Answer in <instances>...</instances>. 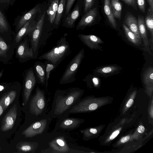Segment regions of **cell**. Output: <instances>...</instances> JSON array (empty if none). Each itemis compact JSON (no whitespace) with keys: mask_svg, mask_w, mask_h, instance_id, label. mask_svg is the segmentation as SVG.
Returning <instances> with one entry per match:
<instances>
[{"mask_svg":"<svg viewBox=\"0 0 153 153\" xmlns=\"http://www.w3.org/2000/svg\"><path fill=\"white\" fill-rule=\"evenodd\" d=\"M121 69V68L117 65H110L100 67L94 70V71L96 74L105 76L117 73Z\"/></svg>","mask_w":153,"mask_h":153,"instance_id":"ffe728a7","label":"cell"},{"mask_svg":"<svg viewBox=\"0 0 153 153\" xmlns=\"http://www.w3.org/2000/svg\"><path fill=\"white\" fill-rule=\"evenodd\" d=\"M16 94V90H12L8 92L2 97L5 111L12 103L15 99Z\"/></svg>","mask_w":153,"mask_h":153,"instance_id":"4316f807","label":"cell"},{"mask_svg":"<svg viewBox=\"0 0 153 153\" xmlns=\"http://www.w3.org/2000/svg\"><path fill=\"white\" fill-rule=\"evenodd\" d=\"M94 0H85L84 10L85 12L88 11L92 7Z\"/></svg>","mask_w":153,"mask_h":153,"instance_id":"d6a6232c","label":"cell"},{"mask_svg":"<svg viewBox=\"0 0 153 153\" xmlns=\"http://www.w3.org/2000/svg\"><path fill=\"white\" fill-rule=\"evenodd\" d=\"M144 130L145 128L142 125L139 126L137 128V131L140 133H143Z\"/></svg>","mask_w":153,"mask_h":153,"instance_id":"7bdbcfd3","label":"cell"},{"mask_svg":"<svg viewBox=\"0 0 153 153\" xmlns=\"http://www.w3.org/2000/svg\"><path fill=\"white\" fill-rule=\"evenodd\" d=\"M111 8L114 17L120 19L121 17L122 6L119 0H111Z\"/></svg>","mask_w":153,"mask_h":153,"instance_id":"83f0119b","label":"cell"},{"mask_svg":"<svg viewBox=\"0 0 153 153\" xmlns=\"http://www.w3.org/2000/svg\"><path fill=\"white\" fill-rule=\"evenodd\" d=\"M17 114V107L14 104L2 119L1 130L2 131H8L12 129L15 124Z\"/></svg>","mask_w":153,"mask_h":153,"instance_id":"4fadbf2b","label":"cell"},{"mask_svg":"<svg viewBox=\"0 0 153 153\" xmlns=\"http://www.w3.org/2000/svg\"><path fill=\"white\" fill-rule=\"evenodd\" d=\"M46 83L45 88H47L48 85V81L50 76V74L51 71L54 69L56 66L47 61L45 63Z\"/></svg>","mask_w":153,"mask_h":153,"instance_id":"f546056e","label":"cell"},{"mask_svg":"<svg viewBox=\"0 0 153 153\" xmlns=\"http://www.w3.org/2000/svg\"><path fill=\"white\" fill-rule=\"evenodd\" d=\"M129 136H127L123 137L121 140L120 141L122 143H125L128 141L130 139Z\"/></svg>","mask_w":153,"mask_h":153,"instance_id":"60d3db41","label":"cell"},{"mask_svg":"<svg viewBox=\"0 0 153 153\" xmlns=\"http://www.w3.org/2000/svg\"><path fill=\"white\" fill-rule=\"evenodd\" d=\"M137 23L140 36L143 42L144 49L149 54L152 55L150 48V42L148 38L145 20L141 16H138Z\"/></svg>","mask_w":153,"mask_h":153,"instance_id":"e0dca14e","label":"cell"},{"mask_svg":"<svg viewBox=\"0 0 153 153\" xmlns=\"http://www.w3.org/2000/svg\"><path fill=\"white\" fill-rule=\"evenodd\" d=\"M15 47L7 42L0 35V61L7 62L13 55Z\"/></svg>","mask_w":153,"mask_h":153,"instance_id":"9a60e30c","label":"cell"},{"mask_svg":"<svg viewBox=\"0 0 153 153\" xmlns=\"http://www.w3.org/2000/svg\"><path fill=\"white\" fill-rule=\"evenodd\" d=\"M123 26L126 36L130 42L137 46H139L142 44V41L138 38L125 24H123Z\"/></svg>","mask_w":153,"mask_h":153,"instance_id":"484cf974","label":"cell"},{"mask_svg":"<svg viewBox=\"0 0 153 153\" xmlns=\"http://www.w3.org/2000/svg\"><path fill=\"white\" fill-rule=\"evenodd\" d=\"M75 0H67L66 6L65 13L67 14L71 10Z\"/></svg>","mask_w":153,"mask_h":153,"instance_id":"836d02e7","label":"cell"},{"mask_svg":"<svg viewBox=\"0 0 153 153\" xmlns=\"http://www.w3.org/2000/svg\"><path fill=\"white\" fill-rule=\"evenodd\" d=\"M47 13L48 16L49 20L51 24H52L54 21L56 13L54 12L53 9L50 5L47 10Z\"/></svg>","mask_w":153,"mask_h":153,"instance_id":"1f68e13d","label":"cell"},{"mask_svg":"<svg viewBox=\"0 0 153 153\" xmlns=\"http://www.w3.org/2000/svg\"><path fill=\"white\" fill-rule=\"evenodd\" d=\"M78 36L82 42L90 49L103 51L100 45L104 42L99 37L93 35L82 34H78Z\"/></svg>","mask_w":153,"mask_h":153,"instance_id":"5bb4252c","label":"cell"},{"mask_svg":"<svg viewBox=\"0 0 153 153\" xmlns=\"http://www.w3.org/2000/svg\"><path fill=\"white\" fill-rule=\"evenodd\" d=\"M3 69H2L0 72V79L1 77L3 75Z\"/></svg>","mask_w":153,"mask_h":153,"instance_id":"bcb514c9","label":"cell"},{"mask_svg":"<svg viewBox=\"0 0 153 153\" xmlns=\"http://www.w3.org/2000/svg\"><path fill=\"white\" fill-rule=\"evenodd\" d=\"M15 0H0V7L3 10H7L10 6H13Z\"/></svg>","mask_w":153,"mask_h":153,"instance_id":"4dcf8cb0","label":"cell"},{"mask_svg":"<svg viewBox=\"0 0 153 153\" xmlns=\"http://www.w3.org/2000/svg\"><path fill=\"white\" fill-rule=\"evenodd\" d=\"M120 131L119 130H116L113 132L110 136L109 138L111 140H112L115 138L119 134Z\"/></svg>","mask_w":153,"mask_h":153,"instance_id":"f35d334b","label":"cell"},{"mask_svg":"<svg viewBox=\"0 0 153 153\" xmlns=\"http://www.w3.org/2000/svg\"><path fill=\"white\" fill-rule=\"evenodd\" d=\"M66 0H60L58 4L57 10L56 12L54 24L56 25L59 24L60 20L62 15L65 5Z\"/></svg>","mask_w":153,"mask_h":153,"instance_id":"f1b7e54d","label":"cell"},{"mask_svg":"<svg viewBox=\"0 0 153 153\" xmlns=\"http://www.w3.org/2000/svg\"><path fill=\"white\" fill-rule=\"evenodd\" d=\"M83 130L85 131L89 132L90 133L93 134H96L97 132V130L96 129L94 128H91L88 131H87L86 130Z\"/></svg>","mask_w":153,"mask_h":153,"instance_id":"ab89813d","label":"cell"},{"mask_svg":"<svg viewBox=\"0 0 153 153\" xmlns=\"http://www.w3.org/2000/svg\"><path fill=\"white\" fill-rule=\"evenodd\" d=\"M4 111L3 103V99L2 97L0 100V117Z\"/></svg>","mask_w":153,"mask_h":153,"instance_id":"74e56055","label":"cell"},{"mask_svg":"<svg viewBox=\"0 0 153 153\" xmlns=\"http://www.w3.org/2000/svg\"><path fill=\"white\" fill-rule=\"evenodd\" d=\"M47 103L44 91L37 87L35 93L30 100L28 107L32 120L41 117L47 114Z\"/></svg>","mask_w":153,"mask_h":153,"instance_id":"5b68a950","label":"cell"},{"mask_svg":"<svg viewBox=\"0 0 153 153\" xmlns=\"http://www.w3.org/2000/svg\"><path fill=\"white\" fill-rule=\"evenodd\" d=\"M98 107L96 103H91L89 105L88 111H93L96 110Z\"/></svg>","mask_w":153,"mask_h":153,"instance_id":"8d00e7d4","label":"cell"},{"mask_svg":"<svg viewBox=\"0 0 153 153\" xmlns=\"http://www.w3.org/2000/svg\"><path fill=\"white\" fill-rule=\"evenodd\" d=\"M83 92L77 87L56 90L49 113L52 118H59L66 114L81 99Z\"/></svg>","mask_w":153,"mask_h":153,"instance_id":"7a4b0ae2","label":"cell"},{"mask_svg":"<svg viewBox=\"0 0 153 153\" xmlns=\"http://www.w3.org/2000/svg\"><path fill=\"white\" fill-rule=\"evenodd\" d=\"M104 9L110 23L113 27L116 28L117 25L111 8L110 0H104Z\"/></svg>","mask_w":153,"mask_h":153,"instance_id":"d4e9b609","label":"cell"},{"mask_svg":"<svg viewBox=\"0 0 153 153\" xmlns=\"http://www.w3.org/2000/svg\"><path fill=\"white\" fill-rule=\"evenodd\" d=\"M45 15V12H44L36 24L35 29L30 35L28 36L30 37L31 47L33 51L35 59L38 56L39 42L42 30Z\"/></svg>","mask_w":153,"mask_h":153,"instance_id":"30bf717a","label":"cell"},{"mask_svg":"<svg viewBox=\"0 0 153 153\" xmlns=\"http://www.w3.org/2000/svg\"><path fill=\"white\" fill-rule=\"evenodd\" d=\"M84 56V50L82 49L70 61L59 81L61 84L70 83L76 80L75 75Z\"/></svg>","mask_w":153,"mask_h":153,"instance_id":"8992f818","label":"cell"},{"mask_svg":"<svg viewBox=\"0 0 153 153\" xmlns=\"http://www.w3.org/2000/svg\"><path fill=\"white\" fill-rule=\"evenodd\" d=\"M12 32L4 10L0 7V35L7 42L12 44Z\"/></svg>","mask_w":153,"mask_h":153,"instance_id":"8fae6325","label":"cell"},{"mask_svg":"<svg viewBox=\"0 0 153 153\" xmlns=\"http://www.w3.org/2000/svg\"><path fill=\"white\" fill-rule=\"evenodd\" d=\"M124 1L126 4L129 5L134 8L137 10V6L135 0H122Z\"/></svg>","mask_w":153,"mask_h":153,"instance_id":"d590c367","label":"cell"},{"mask_svg":"<svg viewBox=\"0 0 153 153\" xmlns=\"http://www.w3.org/2000/svg\"><path fill=\"white\" fill-rule=\"evenodd\" d=\"M40 8V5L36 4L34 7L24 14L18 16L15 19L13 25L17 33L29 20L31 19Z\"/></svg>","mask_w":153,"mask_h":153,"instance_id":"2e32d148","label":"cell"},{"mask_svg":"<svg viewBox=\"0 0 153 153\" xmlns=\"http://www.w3.org/2000/svg\"><path fill=\"white\" fill-rule=\"evenodd\" d=\"M139 8L143 12L145 11V3L144 0H137Z\"/></svg>","mask_w":153,"mask_h":153,"instance_id":"e575fe53","label":"cell"},{"mask_svg":"<svg viewBox=\"0 0 153 153\" xmlns=\"http://www.w3.org/2000/svg\"><path fill=\"white\" fill-rule=\"evenodd\" d=\"M79 14V6L77 4L73 10L66 18L65 21V27L68 28H73L74 27V22L78 17Z\"/></svg>","mask_w":153,"mask_h":153,"instance_id":"603a6c76","label":"cell"},{"mask_svg":"<svg viewBox=\"0 0 153 153\" xmlns=\"http://www.w3.org/2000/svg\"><path fill=\"white\" fill-rule=\"evenodd\" d=\"M38 146V143L37 142L21 141L17 144L16 148L18 153H34L36 151Z\"/></svg>","mask_w":153,"mask_h":153,"instance_id":"ac0fdd59","label":"cell"},{"mask_svg":"<svg viewBox=\"0 0 153 153\" xmlns=\"http://www.w3.org/2000/svg\"><path fill=\"white\" fill-rule=\"evenodd\" d=\"M134 102V100L132 99H130L128 101L126 104V106L128 108H129L131 106Z\"/></svg>","mask_w":153,"mask_h":153,"instance_id":"b9f144b4","label":"cell"},{"mask_svg":"<svg viewBox=\"0 0 153 153\" xmlns=\"http://www.w3.org/2000/svg\"><path fill=\"white\" fill-rule=\"evenodd\" d=\"M65 131H52L47 133L37 142L36 150L40 153L82 152L69 134Z\"/></svg>","mask_w":153,"mask_h":153,"instance_id":"6da1fadb","label":"cell"},{"mask_svg":"<svg viewBox=\"0 0 153 153\" xmlns=\"http://www.w3.org/2000/svg\"><path fill=\"white\" fill-rule=\"evenodd\" d=\"M97 13L96 8L90 10L81 19L76 26V30L82 29L91 24L94 21Z\"/></svg>","mask_w":153,"mask_h":153,"instance_id":"d6986e66","label":"cell"},{"mask_svg":"<svg viewBox=\"0 0 153 153\" xmlns=\"http://www.w3.org/2000/svg\"><path fill=\"white\" fill-rule=\"evenodd\" d=\"M36 83V79L32 68L27 70L25 73L22 92V104L27 103Z\"/></svg>","mask_w":153,"mask_h":153,"instance_id":"ba28073f","label":"cell"},{"mask_svg":"<svg viewBox=\"0 0 153 153\" xmlns=\"http://www.w3.org/2000/svg\"><path fill=\"white\" fill-rule=\"evenodd\" d=\"M53 119L49 113L42 117L32 120L31 123L23 131L22 134L25 138H33L38 142L47 133Z\"/></svg>","mask_w":153,"mask_h":153,"instance_id":"3957f363","label":"cell"},{"mask_svg":"<svg viewBox=\"0 0 153 153\" xmlns=\"http://www.w3.org/2000/svg\"><path fill=\"white\" fill-rule=\"evenodd\" d=\"M29 42L28 36H27L18 44L16 47V56L21 62L35 59L33 49L30 46Z\"/></svg>","mask_w":153,"mask_h":153,"instance_id":"9c48e42d","label":"cell"},{"mask_svg":"<svg viewBox=\"0 0 153 153\" xmlns=\"http://www.w3.org/2000/svg\"><path fill=\"white\" fill-rule=\"evenodd\" d=\"M1 148L0 147V150H1Z\"/></svg>","mask_w":153,"mask_h":153,"instance_id":"7dc6e473","label":"cell"},{"mask_svg":"<svg viewBox=\"0 0 153 153\" xmlns=\"http://www.w3.org/2000/svg\"><path fill=\"white\" fill-rule=\"evenodd\" d=\"M150 6V7L153 11V0H147Z\"/></svg>","mask_w":153,"mask_h":153,"instance_id":"ee69618b","label":"cell"},{"mask_svg":"<svg viewBox=\"0 0 153 153\" xmlns=\"http://www.w3.org/2000/svg\"><path fill=\"white\" fill-rule=\"evenodd\" d=\"M65 34L57 42L56 45L49 51L38 57L40 60H47L56 67L69 54L70 47Z\"/></svg>","mask_w":153,"mask_h":153,"instance_id":"277c9868","label":"cell"},{"mask_svg":"<svg viewBox=\"0 0 153 153\" xmlns=\"http://www.w3.org/2000/svg\"><path fill=\"white\" fill-rule=\"evenodd\" d=\"M34 69L40 82L43 85L46 83L45 66L43 63L36 62L34 65Z\"/></svg>","mask_w":153,"mask_h":153,"instance_id":"cb8c5ba5","label":"cell"},{"mask_svg":"<svg viewBox=\"0 0 153 153\" xmlns=\"http://www.w3.org/2000/svg\"><path fill=\"white\" fill-rule=\"evenodd\" d=\"M33 17L16 33L12 42L15 48L16 47L18 44L24 37L30 34L35 29L36 24H34L33 20Z\"/></svg>","mask_w":153,"mask_h":153,"instance_id":"7c38bea8","label":"cell"},{"mask_svg":"<svg viewBox=\"0 0 153 153\" xmlns=\"http://www.w3.org/2000/svg\"><path fill=\"white\" fill-rule=\"evenodd\" d=\"M92 81L94 85H97L98 84L99 82L98 79L97 77H94L93 78Z\"/></svg>","mask_w":153,"mask_h":153,"instance_id":"f6af8a7d","label":"cell"},{"mask_svg":"<svg viewBox=\"0 0 153 153\" xmlns=\"http://www.w3.org/2000/svg\"><path fill=\"white\" fill-rule=\"evenodd\" d=\"M124 22L125 25L141 41L138 29L137 20L136 18L128 13L126 16Z\"/></svg>","mask_w":153,"mask_h":153,"instance_id":"44dd1931","label":"cell"},{"mask_svg":"<svg viewBox=\"0 0 153 153\" xmlns=\"http://www.w3.org/2000/svg\"><path fill=\"white\" fill-rule=\"evenodd\" d=\"M53 131H71L79 128L84 122L79 118L69 117L68 114H65L59 118Z\"/></svg>","mask_w":153,"mask_h":153,"instance_id":"52a82bcc","label":"cell"},{"mask_svg":"<svg viewBox=\"0 0 153 153\" xmlns=\"http://www.w3.org/2000/svg\"><path fill=\"white\" fill-rule=\"evenodd\" d=\"M146 27L150 34V41L151 49L153 50V11L149 7L148 10L145 20Z\"/></svg>","mask_w":153,"mask_h":153,"instance_id":"7402d4cb","label":"cell"}]
</instances>
